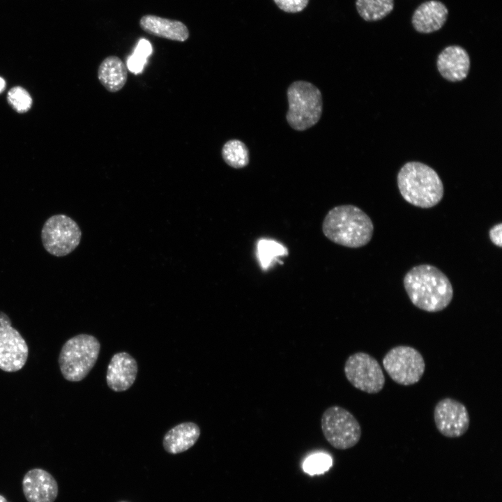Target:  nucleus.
Segmentation results:
<instances>
[{
	"label": "nucleus",
	"instance_id": "nucleus-1",
	"mask_svg": "<svg viewBox=\"0 0 502 502\" xmlns=\"http://www.w3.org/2000/svg\"><path fill=\"white\" fill-rule=\"evenodd\" d=\"M403 284L411 302L425 312L444 310L453 297V288L448 277L431 264L411 268L404 275Z\"/></svg>",
	"mask_w": 502,
	"mask_h": 502
},
{
	"label": "nucleus",
	"instance_id": "nucleus-2",
	"mask_svg": "<svg viewBox=\"0 0 502 502\" xmlns=\"http://www.w3.org/2000/svg\"><path fill=\"white\" fill-rule=\"evenodd\" d=\"M322 231L334 243L359 248L371 241L374 225L362 209L344 204L335 206L327 213L322 222Z\"/></svg>",
	"mask_w": 502,
	"mask_h": 502
},
{
	"label": "nucleus",
	"instance_id": "nucleus-3",
	"mask_svg": "<svg viewBox=\"0 0 502 502\" xmlns=\"http://www.w3.org/2000/svg\"><path fill=\"white\" fill-rule=\"evenodd\" d=\"M397 182L402 197L414 206L432 208L443 199L444 188L441 178L424 163H405L397 174Z\"/></svg>",
	"mask_w": 502,
	"mask_h": 502
},
{
	"label": "nucleus",
	"instance_id": "nucleus-4",
	"mask_svg": "<svg viewBox=\"0 0 502 502\" xmlns=\"http://www.w3.org/2000/svg\"><path fill=\"white\" fill-rule=\"evenodd\" d=\"M100 350L98 340L89 334H79L68 339L59 356L61 374L69 381L84 379L95 365Z\"/></svg>",
	"mask_w": 502,
	"mask_h": 502
},
{
	"label": "nucleus",
	"instance_id": "nucleus-5",
	"mask_svg": "<svg viewBox=\"0 0 502 502\" xmlns=\"http://www.w3.org/2000/svg\"><path fill=\"white\" fill-rule=\"evenodd\" d=\"M287 93L289 109L286 118L294 130L304 131L319 121L323 101L317 86L306 81H296L290 84Z\"/></svg>",
	"mask_w": 502,
	"mask_h": 502
},
{
	"label": "nucleus",
	"instance_id": "nucleus-6",
	"mask_svg": "<svg viewBox=\"0 0 502 502\" xmlns=\"http://www.w3.org/2000/svg\"><path fill=\"white\" fill-rule=\"evenodd\" d=\"M321 427L326 441L338 450L353 448L362 435L361 427L356 417L337 405L329 406L324 411Z\"/></svg>",
	"mask_w": 502,
	"mask_h": 502
},
{
	"label": "nucleus",
	"instance_id": "nucleus-7",
	"mask_svg": "<svg viewBox=\"0 0 502 502\" xmlns=\"http://www.w3.org/2000/svg\"><path fill=\"white\" fill-rule=\"evenodd\" d=\"M82 231L71 218L56 214L50 217L41 231V240L45 250L56 257L71 253L79 244Z\"/></svg>",
	"mask_w": 502,
	"mask_h": 502
},
{
	"label": "nucleus",
	"instance_id": "nucleus-8",
	"mask_svg": "<svg viewBox=\"0 0 502 502\" xmlns=\"http://www.w3.org/2000/svg\"><path fill=\"white\" fill-rule=\"evenodd\" d=\"M382 364L392 380L402 386L418 383L425 370V360L420 352L406 345L390 349L383 358Z\"/></svg>",
	"mask_w": 502,
	"mask_h": 502
},
{
	"label": "nucleus",
	"instance_id": "nucleus-9",
	"mask_svg": "<svg viewBox=\"0 0 502 502\" xmlns=\"http://www.w3.org/2000/svg\"><path fill=\"white\" fill-rule=\"evenodd\" d=\"M344 372L348 381L356 388L369 393H379L384 387L385 376L377 360L359 351L347 359Z\"/></svg>",
	"mask_w": 502,
	"mask_h": 502
},
{
	"label": "nucleus",
	"instance_id": "nucleus-10",
	"mask_svg": "<svg viewBox=\"0 0 502 502\" xmlns=\"http://www.w3.org/2000/svg\"><path fill=\"white\" fill-rule=\"evenodd\" d=\"M11 324L9 317L0 311V369L6 372L21 370L29 355L26 341Z\"/></svg>",
	"mask_w": 502,
	"mask_h": 502
},
{
	"label": "nucleus",
	"instance_id": "nucleus-11",
	"mask_svg": "<svg viewBox=\"0 0 502 502\" xmlns=\"http://www.w3.org/2000/svg\"><path fill=\"white\" fill-rule=\"evenodd\" d=\"M434 420L438 431L448 438L462 436L468 430L470 423L465 405L450 397L437 402L434 409Z\"/></svg>",
	"mask_w": 502,
	"mask_h": 502
},
{
	"label": "nucleus",
	"instance_id": "nucleus-12",
	"mask_svg": "<svg viewBox=\"0 0 502 502\" xmlns=\"http://www.w3.org/2000/svg\"><path fill=\"white\" fill-rule=\"evenodd\" d=\"M22 492L28 502H54L59 487L52 474L43 469L35 468L25 473Z\"/></svg>",
	"mask_w": 502,
	"mask_h": 502
},
{
	"label": "nucleus",
	"instance_id": "nucleus-13",
	"mask_svg": "<svg viewBox=\"0 0 502 502\" xmlns=\"http://www.w3.org/2000/svg\"><path fill=\"white\" fill-rule=\"evenodd\" d=\"M137 371V361L130 354L125 351L116 353L107 366V386L114 392L126 391L135 381Z\"/></svg>",
	"mask_w": 502,
	"mask_h": 502
},
{
	"label": "nucleus",
	"instance_id": "nucleus-14",
	"mask_svg": "<svg viewBox=\"0 0 502 502\" xmlns=\"http://www.w3.org/2000/svg\"><path fill=\"white\" fill-rule=\"evenodd\" d=\"M437 69L446 80L455 82L463 80L470 69V58L461 46L450 45L444 48L436 61Z\"/></svg>",
	"mask_w": 502,
	"mask_h": 502
},
{
	"label": "nucleus",
	"instance_id": "nucleus-15",
	"mask_svg": "<svg viewBox=\"0 0 502 502\" xmlns=\"http://www.w3.org/2000/svg\"><path fill=\"white\" fill-rule=\"evenodd\" d=\"M139 26L146 33L167 40L185 42L190 37L188 26L181 21L147 14L139 22Z\"/></svg>",
	"mask_w": 502,
	"mask_h": 502
},
{
	"label": "nucleus",
	"instance_id": "nucleus-16",
	"mask_svg": "<svg viewBox=\"0 0 502 502\" xmlns=\"http://www.w3.org/2000/svg\"><path fill=\"white\" fill-rule=\"evenodd\" d=\"M448 10L440 1L429 0L422 3L415 10L411 22L416 31L430 33L439 30L447 20Z\"/></svg>",
	"mask_w": 502,
	"mask_h": 502
},
{
	"label": "nucleus",
	"instance_id": "nucleus-17",
	"mask_svg": "<svg viewBox=\"0 0 502 502\" xmlns=\"http://www.w3.org/2000/svg\"><path fill=\"white\" fill-rule=\"evenodd\" d=\"M199 427L192 422L180 423L164 436L162 445L168 453L176 455L190 449L200 436Z\"/></svg>",
	"mask_w": 502,
	"mask_h": 502
},
{
	"label": "nucleus",
	"instance_id": "nucleus-18",
	"mask_svg": "<svg viewBox=\"0 0 502 502\" xmlns=\"http://www.w3.org/2000/svg\"><path fill=\"white\" fill-rule=\"evenodd\" d=\"M98 78L107 91L112 93L117 92L126 84L127 66L119 56H108L99 65Z\"/></svg>",
	"mask_w": 502,
	"mask_h": 502
},
{
	"label": "nucleus",
	"instance_id": "nucleus-19",
	"mask_svg": "<svg viewBox=\"0 0 502 502\" xmlns=\"http://www.w3.org/2000/svg\"><path fill=\"white\" fill-rule=\"evenodd\" d=\"M356 7L359 15L365 21L382 20L394 8V0H356Z\"/></svg>",
	"mask_w": 502,
	"mask_h": 502
},
{
	"label": "nucleus",
	"instance_id": "nucleus-20",
	"mask_svg": "<svg viewBox=\"0 0 502 502\" xmlns=\"http://www.w3.org/2000/svg\"><path fill=\"white\" fill-rule=\"evenodd\" d=\"M221 153L224 161L235 169L246 167L250 161L248 149L238 139H230L226 142L222 148Z\"/></svg>",
	"mask_w": 502,
	"mask_h": 502
},
{
	"label": "nucleus",
	"instance_id": "nucleus-21",
	"mask_svg": "<svg viewBox=\"0 0 502 502\" xmlns=\"http://www.w3.org/2000/svg\"><path fill=\"white\" fill-rule=\"evenodd\" d=\"M258 256L261 267L266 270L276 257L288 254L287 249L271 239H261L257 244Z\"/></svg>",
	"mask_w": 502,
	"mask_h": 502
},
{
	"label": "nucleus",
	"instance_id": "nucleus-22",
	"mask_svg": "<svg viewBox=\"0 0 502 502\" xmlns=\"http://www.w3.org/2000/svg\"><path fill=\"white\" fill-rule=\"evenodd\" d=\"M151 52V43L145 39L140 40L133 54L128 59L127 68L132 73H140Z\"/></svg>",
	"mask_w": 502,
	"mask_h": 502
},
{
	"label": "nucleus",
	"instance_id": "nucleus-23",
	"mask_svg": "<svg viewBox=\"0 0 502 502\" xmlns=\"http://www.w3.org/2000/svg\"><path fill=\"white\" fill-rule=\"evenodd\" d=\"M332 466L331 457L324 453H317L307 457L303 464L304 471L311 476L324 473Z\"/></svg>",
	"mask_w": 502,
	"mask_h": 502
},
{
	"label": "nucleus",
	"instance_id": "nucleus-24",
	"mask_svg": "<svg viewBox=\"0 0 502 502\" xmlns=\"http://www.w3.org/2000/svg\"><path fill=\"white\" fill-rule=\"evenodd\" d=\"M9 104L17 112H27L31 107L32 99L29 93L21 86H15L8 93Z\"/></svg>",
	"mask_w": 502,
	"mask_h": 502
},
{
	"label": "nucleus",
	"instance_id": "nucleus-25",
	"mask_svg": "<svg viewBox=\"0 0 502 502\" xmlns=\"http://www.w3.org/2000/svg\"><path fill=\"white\" fill-rule=\"evenodd\" d=\"M310 0H273L276 6L282 11L296 13L303 11L308 5Z\"/></svg>",
	"mask_w": 502,
	"mask_h": 502
},
{
	"label": "nucleus",
	"instance_id": "nucleus-26",
	"mask_svg": "<svg viewBox=\"0 0 502 502\" xmlns=\"http://www.w3.org/2000/svg\"><path fill=\"white\" fill-rule=\"evenodd\" d=\"M502 224L499 223L494 225L489 231V236L491 241L496 246L501 248L502 245Z\"/></svg>",
	"mask_w": 502,
	"mask_h": 502
},
{
	"label": "nucleus",
	"instance_id": "nucleus-27",
	"mask_svg": "<svg viewBox=\"0 0 502 502\" xmlns=\"http://www.w3.org/2000/svg\"><path fill=\"white\" fill-rule=\"evenodd\" d=\"M6 87V82L5 80L0 77V93L3 91Z\"/></svg>",
	"mask_w": 502,
	"mask_h": 502
},
{
	"label": "nucleus",
	"instance_id": "nucleus-28",
	"mask_svg": "<svg viewBox=\"0 0 502 502\" xmlns=\"http://www.w3.org/2000/svg\"><path fill=\"white\" fill-rule=\"evenodd\" d=\"M0 502H9L5 496L0 494Z\"/></svg>",
	"mask_w": 502,
	"mask_h": 502
},
{
	"label": "nucleus",
	"instance_id": "nucleus-29",
	"mask_svg": "<svg viewBox=\"0 0 502 502\" xmlns=\"http://www.w3.org/2000/svg\"><path fill=\"white\" fill-rule=\"evenodd\" d=\"M121 502H126V501H121Z\"/></svg>",
	"mask_w": 502,
	"mask_h": 502
}]
</instances>
